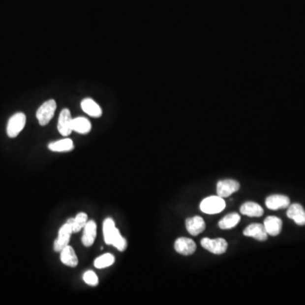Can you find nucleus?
Listing matches in <instances>:
<instances>
[{
    "mask_svg": "<svg viewBox=\"0 0 305 305\" xmlns=\"http://www.w3.org/2000/svg\"><path fill=\"white\" fill-rule=\"evenodd\" d=\"M264 226L268 235L275 237L281 233L282 220L276 216H268L264 221Z\"/></svg>",
    "mask_w": 305,
    "mask_h": 305,
    "instance_id": "obj_15",
    "label": "nucleus"
},
{
    "mask_svg": "<svg viewBox=\"0 0 305 305\" xmlns=\"http://www.w3.org/2000/svg\"><path fill=\"white\" fill-rule=\"evenodd\" d=\"M226 208V202L219 196H211L203 199L200 204L202 212L208 214H214L224 211Z\"/></svg>",
    "mask_w": 305,
    "mask_h": 305,
    "instance_id": "obj_3",
    "label": "nucleus"
},
{
    "mask_svg": "<svg viewBox=\"0 0 305 305\" xmlns=\"http://www.w3.org/2000/svg\"><path fill=\"white\" fill-rule=\"evenodd\" d=\"M74 218H70V219H68L64 226L60 229L58 238L54 243V249H55V252L61 253V251L64 247L69 245L71 234L74 233L73 228H72Z\"/></svg>",
    "mask_w": 305,
    "mask_h": 305,
    "instance_id": "obj_2",
    "label": "nucleus"
},
{
    "mask_svg": "<svg viewBox=\"0 0 305 305\" xmlns=\"http://www.w3.org/2000/svg\"><path fill=\"white\" fill-rule=\"evenodd\" d=\"M56 110V102L54 99L46 101L37 110V119L41 125H46L49 124L55 116Z\"/></svg>",
    "mask_w": 305,
    "mask_h": 305,
    "instance_id": "obj_4",
    "label": "nucleus"
},
{
    "mask_svg": "<svg viewBox=\"0 0 305 305\" xmlns=\"http://www.w3.org/2000/svg\"><path fill=\"white\" fill-rule=\"evenodd\" d=\"M81 106L83 111L92 117H100L102 116V109L96 102L91 98H85L82 101Z\"/></svg>",
    "mask_w": 305,
    "mask_h": 305,
    "instance_id": "obj_17",
    "label": "nucleus"
},
{
    "mask_svg": "<svg viewBox=\"0 0 305 305\" xmlns=\"http://www.w3.org/2000/svg\"><path fill=\"white\" fill-rule=\"evenodd\" d=\"M73 131L80 134H87L91 131V122L85 117H77L73 119L72 124Z\"/></svg>",
    "mask_w": 305,
    "mask_h": 305,
    "instance_id": "obj_20",
    "label": "nucleus"
},
{
    "mask_svg": "<svg viewBox=\"0 0 305 305\" xmlns=\"http://www.w3.org/2000/svg\"><path fill=\"white\" fill-rule=\"evenodd\" d=\"M175 250L183 255H191L194 253L197 248L196 244L193 240L187 238H178L175 242Z\"/></svg>",
    "mask_w": 305,
    "mask_h": 305,
    "instance_id": "obj_9",
    "label": "nucleus"
},
{
    "mask_svg": "<svg viewBox=\"0 0 305 305\" xmlns=\"http://www.w3.org/2000/svg\"><path fill=\"white\" fill-rule=\"evenodd\" d=\"M73 118L71 117L70 110L64 109L60 114L58 121V130L62 136L67 137L72 132Z\"/></svg>",
    "mask_w": 305,
    "mask_h": 305,
    "instance_id": "obj_8",
    "label": "nucleus"
},
{
    "mask_svg": "<svg viewBox=\"0 0 305 305\" xmlns=\"http://www.w3.org/2000/svg\"><path fill=\"white\" fill-rule=\"evenodd\" d=\"M49 149L54 152H70L74 150L73 142L70 138H64L49 144Z\"/></svg>",
    "mask_w": 305,
    "mask_h": 305,
    "instance_id": "obj_19",
    "label": "nucleus"
},
{
    "mask_svg": "<svg viewBox=\"0 0 305 305\" xmlns=\"http://www.w3.org/2000/svg\"><path fill=\"white\" fill-rule=\"evenodd\" d=\"M61 259L64 265L71 268H75L78 265V258L73 248L69 245L61 251Z\"/></svg>",
    "mask_w": 305,
    "mask_h": 305,
    "instance_id": "obj_16",
    "label": "nucleus"
},
{
    "mask_svg": "<svg viewBox=\"0 0 305 305\" xmlns=\"http://www.w3.org/2000/svg\"><path fill=\"white\" fill-rule=\"evenodd\" d=\"M240 189V184L235 180H221L217 183V195L220 198H228L232 193Z\"/></svg>",
    "mask_w": 305,
    "mask_h": 305,
    "instance_id": "obj_7",
    "label": "nucleus"
},
{
    "mask_svg": "<svg viewBox=\"0 0 305 305\" xmlns=\"http://www.w3.org/2000/svg\"><path fill=\"white\" fill-rule=\"evenodd\" d=\"M97 235V225L94 220H89L84 226L82 242L85 247H91L93 244Z\"/></svg>",
    "mask_w": 305,
    "mask_h": 305,
    "instance_id": "obj_13",
    "label": "nucleus"
},
{
    "mask_svg": "<svg viewBox=\"0 0 305 305\" xmlns=\"http://www.w3.org/2000/svg\"><path fill=\"white\" fill-rule=\"evenodd\" d=\"M266 205L268 209L272 211L287 209L289 207L290 198L286 195L274 194L266 198Z\"/></svg>",
    "mask_w": 305,
    "mask_h": 305,
    "instance_id": "obj_10",
    "label": "nucleus"
},
{
    "mask_svg": "<svg viewBox=\"0 0 305 305\" xmlns=\"http://www.w3.org/2000/svg\"><path fill=\"white\" fill-rule=\"evenodd\" d=\"M240 212L247 216L259 217L262 216L264 210L260 205L254 202H246L240 208Z\"/></svg>",
    "mask_w": 305,
    "mask_h": 305,
    "instance_id": "obj_18",
    "label": "nucleus"
},
{
    "mask_svg": "<svg viewBox=\"0 0 305 305\" xmlns=\"http://www.w3.org/2000/svg\"><path fill=\"white\" fill-rule=\"evenodd\" d=\"M287 215L299 226L305 225V211L302 205L293 204L287 209Z\"/></svg>",
    "mask_w": 305,
    "mask_h": 305,
    "instance_id": "obj_12",
    "label": "nucleus"
},
{
    "mask_svg": "<svg viewBox=\"0 0 305 305\" xmlns=\"http://www.w3.org/2000/svg\"><path fill=\"white\" fill-rule=\"evenodd\" d=\"M240 220H241V217L238 213L228 214L220 220L218 225H219V227L223 230L232 229L240 222Z\"/></svg>",
    "mask_w": 305,
    "mask_h": 305,
    "instance_id": "obj_21",
    "label": "nucleus"
},
{
    "mask_svg": "<svg viewBox=\"0 0 305 305\" xmlns=\"http://www.w3.org/2000/svg\"><path fill=\"white\" fill-rule=\"evenodd\" d=\"M115 263V257L111 253H104V255L98 257L94 260L96 268L104 269L111 266Z\"/></svg>",
    "mask_w": 305,
    "mask_h": 305,
    "instance_id": "obj_22",
    "label": "nucleus"
},
{
    "mask_svg": "<svg viewBox=\"0 0 305 305\" xmlns=\"http://www.w3.org/2000/svg\"><path fill=\"white\" fill-rule=\"evenodd\" d=\"M27 117L23 113H17L10 117L7 125V134L9 137H15L23 130Z\"/></svg>",
    "mask_w": 305,
    "mask_h": 305,
    "instance_id": "obj_5",
    "label": "nucleus"
},
{
    "mask_svg": "<svg viewBox=\"0 0 305 305\" xmlns=\"http://www.w3.org/2000/svg\"><path fill=\"white\" fill-rule=\"evenodd\" d=\"M244 235L253 238L258 241H266L268 238V233L266 232L265 226L259 223H253L247 226L244 231Z\"/></svg>",
    "mask_w": 305,
    "mask_h": 305,
    "instance_id": "obj_11",
    "label": "nucleus"
},
{
    "mask_svg": "<svg viewBox=\"0 0 305 305\" xmlns=\"http://www.w3.org/2000/svg\"><path fill=\"white\" fill-rule=\"evenodd\" d=\"M87 222H88L87 214L83 213V212L77 214L76 218L74 219L73 226H72L74 233L79 232L82 229L84 228Z\"/></svg>",
    "mask_w": 305,
    "mask_h": 305,
    "instance_id": "obj_23",
    "label": "nucleus"
},
{
    "mask_svg": "<svg viewBox=\"0 0 305 305\" xmlns=\"http://www.w3.org/2000/svg\"><path fill=\"white\" fill-rule=\"evenodd\" d=\"M103 232L105 244L113 245L121 252L126 249L127 242L121 235L119 230L116 228V223L113 219L107 218L104 220L103 224Z\"/></svg>",
    "mask_w": 305,
    "mask_h": 305,
    "instance_id": "obj_1",
    "label": "nucleus"
},
{
    "mask_svg": "<svg viewBox=\"0 0 305 305\" xmlns=\"http://www.w3.org/2000/svg\"><path fill=\"white\" fill-rule=\"evenodd\" d=\"M186 227L191 235H199L205 230V220L200 216L187 218L186 220Z\"/></svg>",
    "mask_w": 305,
    "mask_h": 305,
    "instance_id": "obj_14",
    "label": "nucleus"
},
{
    "mask_svg": "<svg viewBox=\"0 0 305 305\" xmlns=\"http://www.w3.org/2000/svg\"><path fill=\"white\" fill-rule=\"evenodd\" d=\"M83 280H84L86 283L89 285V286H92V287H95V286H97L98 284V276L92 271H89V272H85L84 274H83Z\"/></svg>",
    "mask_w": 305,
    "mask_h": 305,
    "instance_id": "obj_24",
    "label": "nucleus"
},
{
    "mask_svg": "<svg viewBox=\"0 0 305 305\" xmlns=\"http://www.w3.org/2000/svg\"><path fill=\"white\" fill-rule=\"evenodd\" d=\"M202 247L206 250L210 251L211 253L214 254H222L226 253L228 247L227 242L223 238H216V239H211V238H203L201 241Z\"/></svg>",
    "mask_w": 305,
    "mask_h": 305,
    "instance_id": "obj_6",
    "label": "nucleus"
}]
</instances>
